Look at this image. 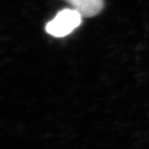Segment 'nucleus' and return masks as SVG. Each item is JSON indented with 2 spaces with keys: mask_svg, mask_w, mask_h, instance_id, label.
<instances>
[{
  "mask_svg": "<svg viewBox=\"0 0 149 149\" xmlns=\"http://www.w3.org/2000/svg\"><path fill=\"white\" fill-rule=\"evenodd\" d=\"M71 8L79 12L83 17L98 15L104 8V0H65Z\"/></svg>",
  "mask_w": 149,
  "mask_h": 149,
  "instance_id": "nucleus-2",
  "label": "nucleus"
},
{
  "mask_svg": "<svg viewBox=\"0 0 149 149\" xmlns=\"http://www.w3.org/2000/svg\"><path fill=\"white\" fill-rule=\"evenodd\" d=\"M82 15L73 8L60 11L52 21L46 25V32L56 37L69 35L82 22Z\"/></svg>",
  "mask_w": 149,
  "mask_h": 149,
  "instance_id": "nucleus-1",
  "label": "nucleus"
}]
</instances>
